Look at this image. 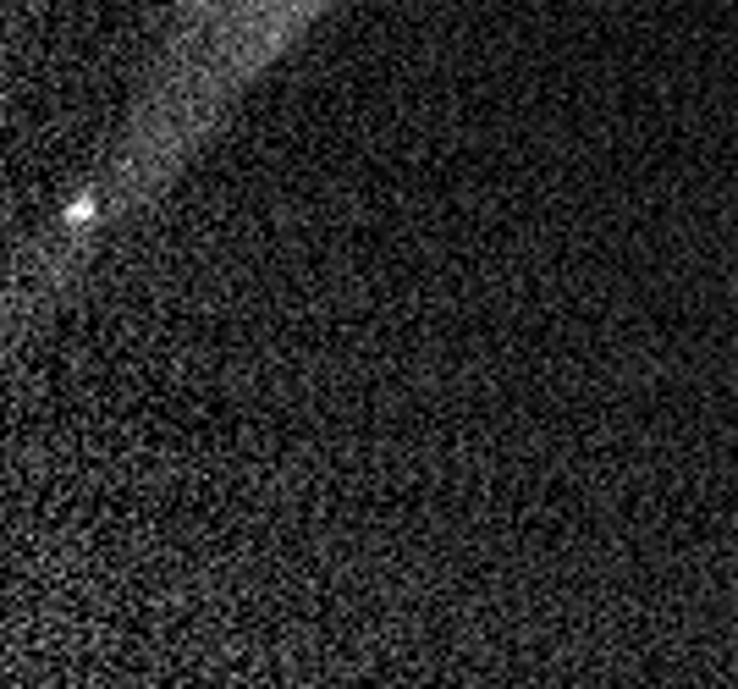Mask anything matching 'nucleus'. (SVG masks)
<instances>
[{"label": "nucleus", "mask_w": 738, "mask_h": 689, "mask_svg": "<svg viewBox=\"0 0 738 689\" xmlns=\"http://www.w3.org/2000/svg\"><path fill=\"white\" fill-rule=\"evenodd\" d=\"M297 0H199L204 17H271V11H293Z\"/></svg>", "instance_id": "obj_1"}]
</instances>
